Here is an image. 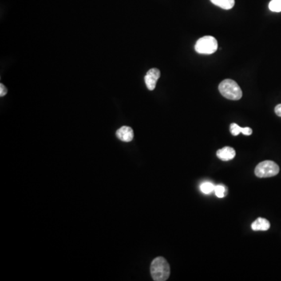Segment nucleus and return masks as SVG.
<instances>
[{"mask_svg":"<svg viewBox=\"0 0 281 281\" xmlns=\"http://www.w3.org/2000/svg\"><path fill=\"white\" fill-rule=\"evenodd\" d=\"M150 271L152 279L155 281H167L171 274L170 265L163 257H157L152 261Z\"/></svg>","mask_w":281,"mask_h":281,"instance_id":"obj_1","label":"nucleus"},{"mask_svg":"<svg viewBox=\"0 0 281 281\" xmlns=\"http://www.w3.org/2000/svg\"><path fill=\"white\" fill-rule=\"evenodd\" d=\"M219 91L223 97L234 101L241 100L243 95L242 88L238 85V83L231 79H226L222 81L219 85Z\"/></svg>","mask_w":281,"mask_h":281,"instance_id":"obj_2","label":"nucleus"},{"mask_svg":"<svg viewBox=\"0 0 281 281\" xmlns=\"http://www.w3.org/2000/svg\"><path fill=\"white\" fill-rule=\"evenodd\" d=\"M195 49L199 54H212L218 49L217 40L212 36H204L196 41Z\"/></svg>","mask_w":281,"mask_h":281,"instance_id":"obj_3","label":"nucleus"},{"mask_svg":"<svg viewBox=\"0 0 281 281\" xmlns=\"http://www.w3.org/2000/svg\"><path fill=\"white\" fill-rule=\"evenodd\" d=\"M279 172V166L271 160H266L259 163L255 170V175L260 178L271 177L278 175Z\"/></svg>","mask_w":281,"mask_h":281,"instance_id":"obj_4","label":"nucleus"},{"mask_svg":"<svg viewBox=\"0 0 281 281\" xmlns=\"http://www.w3.org/2000/svg\"><path fill=\"white\" fill-rule=\"evenodd\" d=\"M160 77V71L156 68H152L147 72L144 77V82L148 90L152 91L156 88V83Z\"/></svg>","mask_w":281,"mask_h":281,"instance_id":"obj_5","label":"nucleus"},{"mask_svg":"<svg viewBox=\"0 0 281 281\" xmlns=\"http://www.w3.org/2000/svg\"><path fill=\"white\" fill-rule=\"evenodd\" d=\"M116 135L120 140L124 142H130L134 139L133 130L128 126H124L117 130Z\"/></svg>","mask_w":281,"mask_h":281,"instance_id":"obj_6","label":"nucleus"},{"mask_svg":"<svg viewBox=\"0 0 281 281\" xmlns=\"http://www.w3.org/2000/svg\"><path fill=\"white\" fill-rule=\"evenodd\" d=\"M216 156L223 161H228L235 157L236 152L231 147L226 146L221 149L218 150L216 152Z\"/></svg>","mask_w":281,"mask_h":281,"instance_id":"obj_7","label":"nucleus"},{"mask_svg":"<svg viewBox=\"0 0 281 281\" xmlns=\"http://www.w3.org/2000/svg\"><path fill=\"white\" fill-rule=\"evenodd\" d=\"M270 227V222L264 218H258L251 224V229L255 231H268Z\"/></svg>","mask_w":281,"mask_h":281,"instance_id":"obj_8","label":"nucleus"},{"mask_svg":"<svg viewBox=\"0 0 281 281\" xmlns=\"http://www.w3.org/2000/svg\"><path fill=\"white\" fill-rule=\"evenodd\" d=\"M210 2L215 6H219L223 9H231L234 7L235 0H210Z\"/></svg>","mask_w":281,"mask_h":281,"instance_id":"obj_9","label":"nucleus"},{"mask_svg":"<svg viewBox=\"0 0 281 281\" xmlns=\"http://www.w3.org/2000/svg\"><path fill=\"white\" fill-rule=\"evenodd\" d=\"M215 186L211 182H204L200 185V190L203 194L209 195V194L212 193V191L215 190Z\"/></svg>","mask_w":281,"mask_h":281,"instance_id":"obj_10","label":"nucleus"},{"mask_svg":"<svg viewBox=\"0 0 281 281\" xmlns=\"http://www.w3.org/2000/svg\"><path fill=\"white\" fill-rule=\"evenodd\" d=\"M269 9L273 12H281V0H271L269 4Z\"/></svg>","mask_w":281,"mask_h":281,"instance_id":"obj_11","label":"nucleus"},{"mask_svg":"<svg viewBox=\"0 0 281 281\" xmlns=\"http://www.w3.org/2000/svg\"><path fill=\"white\" fill-rule=\"evenodd\" d=\"M242 128H242L240 126L235 124V123L231 124V127H230V130H231V134H232L234 136H238L239 134L242 133Z\"/></svg>","mask_w":281,"mask_h":281,"instance_id":"obj_12","label":"nucleus"},{"mask_svg":"<svg viewBox=\"0 0 281 281\" xmlns=\"http://www.w3.org/2000/svg\"><path fill=\"white\" fill-rule=\"evenodd\" d=\"M215 194L218 198H223L225 195V192H226V189H225L224 186L223 185H216L215 187Z\"/></svg>","mask_w":281,"mask_h":281,"instance_id":"obj_13","label":"nucleus"},{"mask_svg":"<svg viewBox=\"0 0 281 281\" xmlns=\"http://www.w3.org/2000/svg\"><path fill=\"white\" fill-rule=\"evenodd\" d=\"M7 94V88L3 84H0V96L3 97Z\"/></svg>","mask_w":281,"mask_h":281,"instance_id":"obj_14","label":"nucleus"},{"mask_svg":"<svg viewBox=\"0 0 281 281\" xmlns=\"http://www.w3.org/2000/svg\"><path fill=\"white\" fill-rule=\"evenodd\" d=\"M242 134L245 135H247V136H249L252 134V130L250 128H242Z\"/></svg>","mask_w":281,"mask_h":281,"instance_id":"obj_15","label":"nucleus"},{"mask_svg":"<svg viewBox=\"0 0 281 281\" xmlns=\"http://www.w3.org/2000/svg\"><path fill=\"white\" fill-rule=\"evenodd\" d=\"M275 112L276 114L281 117V104H279L275 107Z\"/></svg>","mask_w":281,"mask_h":281,"instance_id":"obj_16","label":"nucleus"}]
</instances>
